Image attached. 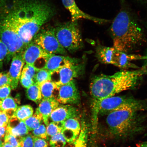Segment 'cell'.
I'll return each instance as SVG.
<instances>
[{
	"label": "cell",
	"instance_id": "24",
	"mask_svg": "<svg viewBox=\"0 0 147 147\" xmlns=\"http://www.w3.org/2000/svg\"><path fill=\"white\" fill-rule=\"evenodd\" d=\"M24 121L29 131L38 128L43 123L42 116L36 111L32 116Z\"/></svg>",
	"mask_w": 147,
	"mask_h": 147
},
{
	"label": "cell",
	"instance_id": "2",
	"mask_svg": "<svg viewBox=\"0 0 147 147\" xmlns=\"http://www.w3.org/2000/svg\"><path fill=\"white\" fill-rule=\"evenodd\" d=\"M121 0L119 11L109 29L113 47L125 53L132 54L146 42L143 28L131 10Z\"/></svg>",
	"mask_w": 147,
	"mask_h": 147
},
{
	"label": "cell",
	"instance_id": "22",
	"mask_svg": "<svg viewBox=\"0 0 147 147\" xmlns=\"http://www.w3.org/2000/svg\"><path fill=\"white\" fill-rule=\"evenodd\" d=\"M34 114V110L29 105L18 106L13 115L19 120L25 121Z\"/></svg>",
	"mask_w": 147,
	"mask_h": 147
},
{
	"label": "cell",
	"instance_id": "42",
	"mask_svg": "<svg viewBox=\"0 0 147 147\" xmlns=\"http://www.w3.org/2000/svg\"><path fill=\"white\" fill-rule=\"evenodd\" d=\"M138 1L141 3L147 5V0H138Z\"/></svg>",
	"mask_w": 147,
	"mask_h": 147
},
{
	"label": "cell",
	"instance_id": "27",
	"mask_svg": "<svg viewBox=\"0 0 147 147\" xmlns=\"http://www.w3.org/2000/svg\"><path fill=\"white\" fill-rule=\"evenodd\" d=\"M67 142L61 133L51 137L49 144L51 147H64Z\"/></svg>",
	"mask_w": 147,
	"mask_h": 147
},
{
	"label": "cell",
	"instance_id": "20",
	"mask_svg": "<svg viewBox=\"0 0 147 147\" xmlns=\"http://www.w3.org/2000/svg\"><path fill=\"white\" fill-rule=\"evenodd\" d=\"M40 86L43 98H54L57 99L59 86L56 83L51 80L48 81Z\"/></svg>",
	"mask_w": 147,
	"mask_h": 147
},
{
	"label": "cell",
	"instance_id": "13",
	"mask_svg": "<svg viewBox=\"0 0 147 147\" xmlns=\"http://www.w3.org/2000/svg\"><path fill=\"white\" fill-rule=\"evenodd\" d=\"M51 54L43 50L33 41L28 45L23 51L25 63L36 67L37 62L41 60L47 61Z\"/></svg>",
	"mask_w": 147,
	"mask_h": 147
},
{
	"label": "cell",
	"instance_id": "39",
	"mask_svg": "<svg viewBox=\"0 0 147 147\" xmlns=\"http://www.w3.org/2000/svg\"><path fill=\"white\" fill-rule=\"evenodd\" d=\"M145 26H146V28L147 30V23L145 24ZM145 56L146 57V59L144 60V63H143L142 67L143 69H144V71L145 76H147V47L146 55H145Z\"/></svg>",
	"mask_w": 147,
	"mask_h": 147
},
{
	"label": "cell",
	"instance_id": "16",
	"mask_svg": "<svg viewBox=\"0 0 147 147\" xmlns=\"http://www.w3.org/2000/svg\"><path fill=\"white\" fill-rule=\"evenodd\" d=\"M61 133L67 142L75 143L80 135L81 125L77 118L69 119L62 124Z\"/></svg>",
	"mask_w": 147,
	"mask_h": 147
},
{
	"label": "cell",
	"instance_id": "6",
	"mask_svg": "<svg viewBox=\"0 0 147 147\" xmlns=\"http://www.w3.org/2000/svg\"><path fill=\"white\" fill-rule=\"evenodd\" d=\"M125 108H134L144 111L147 109V102L131 96L115 95L100 102H92V116L97 117L100 113H108L113 110Z\"/></svg>",
	"mask_w": 147,
	"mask_h": 147
},
{
	"label": "cell",
	"instance_id": "35",
	"mask_svg": "<svg viewBox=\"0 0 147 147\" xmlns=\"http://www.w3.org/2000/svg\"><path fill=\"white\" fill-rule=\"evenodd\" d=\"M20 80L22 85L26 89L35 83L34 80L24 75H21Z\"/></svg>",
	"mask_w": 147,
	"mask_h": 147
},
{
	"label": "cell",
	"instance_id": "18",
	"mask_svg": "<svg viewBox=\"0 0 147 147\" xmlns=\"http://www.w3.org/2000/svg\"><path fill=\"white\" fill-rule=\"evenodd\" d=\"M73 59L62 55L51 54L47 59L44 68L52 75L69 63Z\"/></svg>",
	"mask_w": 147,
	"mask_h": 147
},
{
	"label": "cell",
	"instance_id": "23",
	"mask_svg": "<svg viewBox=\"0 0 147 147\" xmlns=\"http://www.w3.org/2000/svg\"><path fill=\"white\" fill-rule=\"evenodd\" d=\"M27 96L29 100L39 104L43 99L40 86L35 83L27 89Z\"/></svg>",
	"mask_w": 147,
	"mask_h": 147
},
{
	"label": "cell",
	"instance_id": "7",
	"mask_svg": "<svg viewBox=\"0 0 147 147\" xmlns=\"http://www.w3.org/2000/svg\"><path fill=\"white\" fill-rule=\"evenodd\" d=\"M55 36L66 51L74 52L81 48L83 42L78 21L60 24L54 28Z\"/></svg>",
	"mask_w": 147,
	"mask_h": 147
},
{
	"label": "cell",
	"instance_id": "21",
	"mask_svg": "<svg viewBox=\"0 0 147 147\" xmlns=\"http://www.w3.org/2000/svg\"><path fill=\"white\" fill-rule=\"evenodd\" d=\"M18 106L13 97L9 96L3 100H0L1 111L6 113L12 117Z\"/></svg>",
	"mask_w": 147,
	"mask_h": 147
},
{
	"label": "cell",
	"instance_id": "31",
	"mask_svg": "<svg viewBox=\"0 0 147 147\" xmlns=\"http://www.w3.org/2000/svg\"><path fill=\"white\" fill-rule=\"evenodd\" d=\"M38 70L34 65L26 64L24 66L21 75L28 77L34 80L36 74Z\"/></svg>",
	"mask_w": 147,
	"mask_h": 147
},
{
	"label": "cell",
	"instance_id": "12",
	"mask_svg": "<svg viewBox=\"0 0 147 147\" xmlns=\"http://www.w3.org/2000/svg\"><path fill=\"white\" fill-rule=\"evenodd\" d=\"M64 7L68 10L71 16V21H78L80 19L90 20L99 24L109 23L110 20L94 17L84 12L79 8L75 0H61Z\"/></svg>",
	"mask_w": 147,
	"mask_h": 147
},
{
	"label": "cell",
	"instance_id": "8",
	"mask_svg": "<svg viewBox=\"0 0 147 147\" xmlns=\"http://www.w3.org/2000/svg\"><path fill=\"white\" fill-rule=\"evenodd\" d=\"M0 20V40L6 46L8 51L7 61H10L14 55L23 52L26 46L10 21L3 16Z\"/></svg>",
	"mask_w": 147,
	"mask_h": 147
},
{
	"label": "cell",
	"instance_id": "5",
	"mask_svg": "<svg viewBox=\"0 0 147 147\" xmlns=\"http://www.w3.org/2000/svg\"><path fill=\"white\" fill-rule=\"evenodd\" d=\"M95 55L101 63L111 64L123 70L139 69V67L133 62L136 60H144L146 59L145 55L128 54L119 51L113 47H106L100 44L97 46Z\"/></svg>",
	"mask_w": 147,
	"mask_h": 147
},
{
	"label": "cell",
	"instance_id": "44",
	"mask_svg": "<svg viewBox=\"0 0 147 147\" xmlns=\"http://www.w3.org/2000/svg\"><path fill=\"white\" fill-rule=\"evenodd\" d=\"M0 139H1V136H0Z\"/></svg>",
	"mask_w": 147,
	"mask_h": 147
},
{
	"label": "cell",
	"instance_id": "29",
	"mask_svg": "<svg viewBox=\"0 0 147 147\" xmlns=\"http://www.w3.org/2000/svg\"><path fill=\"white\" fill-rule=\"evenodd\" d=\"M20 147H33L34 136L28 134L21 137H18Z\"/></svg>",
	"mask_w": 147,
	"mask_h": 147
},
{
	"label": "cell",
	"instance_id": "9",
	"mask_svg": "<svg viewBox=\"0 0 147 147\" xmlns=\"http://www.w3.org/2000/svg\"><path fill=\"white\" fill-rule=\"evenodd\" d=\"M49 54L65 55L67 51L62 47L55 36L54 28H41L33 40Z\"/></svg>",
	"mask_w": 147,
	"mask_h": 147
},
{
	"label": "cell",
	"instance_id": "17",
	"mask_svg": "<svg viewBox=\"0 0 147 147\" xmlns=\"http://www.w3.org/2000/svg\"><path fill=\"white\" fill-rule=\"evenodd\" d=\"M60 105L57 99L54 98H43L36 111L42 116L43 121L47 126L49 123L50 115Z\"/></svg>",
	"mask_w": 147,
	"mask_h": 147
},
{
	"label": "cell",
	"instance_id": "40",
	"mask_svg": "<svg viewBox=\"0 0 147 147\" xmlns=\"http://www.w3.org/2000/svg\"><path fill=\"white\" fill-rule=\"evenodd\" d=\"M136 147H147V141L138 145Z\"/></svg>",
	"mask_w": 147,
	"mask_h": 147
},
{
	"label": "cell",
	"instance_id": "25",
	"mask_svg": "<svg viewBox=\"0 0 147 147\" xmlns=\"http://www.w3.org/2000/svg\"><path fill=\"white\" fill-rule=\"evenodd\" d=\"M88 129L84 121L81 124V129L79 136L75 142L74 147H87Z\"/></svg>",
	"mask_w": 147,
	"mask_h": 147
},
{
	"label": "cell",
	"instance_id": "37",
	"mask_svg": "<svg viewBox=\"0 0 147 147\" xmlns=\"http://www.w3.org/2000/svg\"><path fill=\"white\" fill-rule=\"evenodd\" d=\"M11 80L8 72L0 73V86L5 85H11Z\"/></svg>",
	"mask_w": 147,
	"mask_h": 147
},
{
	"label": "cell",
	"instance_id": "3",
	"mask_svg": "<svg viewBox=\"0 0 147 147\" xmlns=\"http://www.w3.org/2000/svg\"><path fill=\"white\" fill-rule=\"evenodd\" d=\"M141 67L132 70H123L112 75L100 74L94 77L90 83L92 102H98L136 87L143 76Z\"/></svg>",
	"mask_w": 147,
	"mask_h": 147
},
{
	"label": "cell",
	"instance_id": "4",
	"mask_svg": "<svg viewBox=\"0 0 147 147\" xmlns=\"http://www.w3.org/2000/svg\"><path fill=\"white\" fill-rule=\"evenodd\" d=\"M143 111L131 108H119L108 113L106 121L111 133L120 138L131 137L144 130Z\"/></svg>",
	"mask_w": 147,
	"mask_h": 147
},
{
	"label": "cell",
	"instance_id": "33",
	"mask_svg": "<svg viewBox=\"0 0 147 147\" xmlns=\"http://www.w3.org/2000/svg\"><path fill=\"white\" fill-rule=\"evenodd\" d=\"M8 54V49L4 43L0 40V68L2 67L3 61Z\"/></svg>",
	"mask_w": 147,
	"mask_h": 147
},
{
	"label": "cell",
	"instance_id": "10",
	"mask_svg": "<svg viewBox=\"0 0 147 147\" xmlns=\"http://www.w3.org/2000/svg\"><path fill=\"white\" fill-rule=\"evenodd\" d=\"M84 66V64L78 63V60L74 58L59 70L53 73L57 74L58 76L57 80L54 82L59 86L71 82L82 74Z\"/></svg>",
	"mask_w": 147,
	"mask_h": 147
},
{
	"label": "cell",
	"instance_id": "32",
	"mask_svg": "<svg viewBox=\"0 0 147 147\" xmlns=\"http://www.w3.org/2000/svg\"><path fill=\"white\" fill-rule=\"evenodd\" d=\"M4 139V142L10 143L14 147H20L18 137L11 135L6 132Z\"/></svg>",
	"mask_w": 147,
	"mask_h": 147
},
{
	"label": "cell",
	"instance_id": "11",
	"mask_svg": "<svg viewBox=\"0 0 147 147\" xmlns=\"http://www.w3.org/2000/svg\"><path fill=\"white\" fill-rule=\"evenodd\" d=\"M61 104H77L80 102V96L74 80L59 86L57 98Z\"/></svg>",
	"mask_w": 147,
	"mask_h": 147
},
{
	"label": "cell",
	"instance_id": "19",
	"mask_svg": "<svg viewBox=\"0 0 147 147\" xmlns=\"http://www.w3.org/2000/svg\"><path fill=\"white\" fill-rule=\"evenodd\" d=\"M29 130L24 121L12 116L6 127V132L16 137H21L28 134Z\"/></svg>",
	"mask_w": 147,
	"mask_h": 147
},
{
	"label": "cell",
	"instance_id": "43",
	"mask_svg": "<svg viewBox=\"0 0 147 147\" xmlns=\"http://www.w3.org/2000/svg\"><path fill=\"white\" fill-rule=\"evenodd\" d=\"M3 143V141H2L1 139H0V147H1L2 146Z\"/></svg>",
	"mask_w": 147,
	"mask_h": 147
},
{
	"label": "cell",
	"instance_id": "26",
	"mask_svg": "<svg viewBox=\"0 0 147 147\" xmlns=\"http://www.w3.org/2000/svg\"><path fill=\"white\" fill-rule=\"evenodd\" d=\"M51 74L47 69L43 68L38 69L34 78V82L40 86L48 81L51 80Z\"/></svg>",
	"mask_w": 147,
	"mask_h": 147
},
{
	"label": "cell",
	"instance_id": "28",
	"mask_svg": "<svg viewBox=\"0 0 147 147\" xmlns=\"http://www.w3.org/2000/svg\"><path fill=\"white\" fill-rule=\"evenodd\" d=\"M46 128L47 133L49 137H52L59 133H61L62 124L57 123L52 121L49 123Z\"/></svg>",
	"mask_w": 147,
	"mask_h": 147
},
{
	"label": "cell",
	"instance_id": "14",
	"mask_svg": "<svg viewBox=\"0 0 147 147\" xmlns=\"http://www.w3.org/2000/svg\"><path fill=\"white\" fill-rule=\"evenodd\" d=\"M79 115L78 109L73 105L61 104L51 113L50 119L52 122L62 124L69 119L77 118Z\"/></svg>",
	"mask_w": 147,
	"mask_h": 147
},
{
	"label": "cell",
	"instance_id": "1",
	"mask_svg": "<svg viewBox=\"0 0 147 147\" xmlns=\"http://www.w3.org/2000/svg\"><path fill=\"white\" fill-rule=\"evenodd\" d=\"M13 7L4 16L15 28L26 47L55 13L54 7L43 0H14Z\"/></svg>",
	"mask_w": 147,
	"mask_h": 147
},
{
	"label": "cell",
	"instance_id": "38",
	"mask_svg": "<svg viewBox=\"0 0 147 147\" xmlns=\"http://www.w3.org/2000/svg\"><path fill=\"white\" fill-rule=\"evenodd\" d=\"M49 144L47 140L34 137L33 147H48Z\"/></svg>",
	"mask_w": 147,
	"mask_h": 147
},
{
	"label": "cell",
	"instance_id": "15",
	"mask_svg": "<svg viewBox=\"0 0 147 147\" xmlns=\"http://www.w3.org/2000/svg\"><path fill=\"white\" fill-rule=\"evenodd\" d=\"M25 63L23 51L15 55L12 59L11 63L8 72L11 79L10 86L12 90H15L18 87Z\"/></svg>",
	"mask_w": 147,
	"mask_h": 147
},
{
	"label": "cell",
	"instance_id": "45",
	"mask_svg": "<svg viewBox=\"0 0 147 147\" xmlns=\"http://www.w3.org/2000/svg\"><path fill=\"white\" fill-rule=\"evenodd\" d=\"M0 111H1V109H0Z\"/></svg>",
	"mask_w": 147,
	"mask_h": 147
},
{
	"label": "cell",
	"instance_id": "41",
	"mask_svg": "<svg viewBox=\"0 0 147 147\" xmlns=\"http://www.w3.org/2000/svg\"><path fill=\"white\" fill-rule=\"evenodd\" d=\"M1 147H14L10 144V143L8 142H3L2 146Z\"/></svg>",
	"mask_w": 147,
	"mask_h": 147
},
{
	"label": "cell",
	"instance_id": "34",
	"mask_svg": "<svg viewBox=\"0 0 147 147\" xmlns=\"http://www.w3.org/2000/svg\"><path fill=\"white\" fill-rule=\"evenodd\" d=\"M11 90L10 85H5L0 86V100L10 96Z\"/></svg>",
	"mask_w": 147,
	"mask_h": 147
},
{
	"label": "cell",
	"instance_id": "30",
	"mask_svg": "<svg viewBox=\"0 0 147 147\" xmlns=\"http://www.w3.org/2000/svg\"><path fill=\"white\" fill-rule=\"evenodd\" d=\"M32 135L35 137L45 139L47 140L49 138L47 133V128L45 124H42L40 125L38 127L32 130Z\"/></svg>",
	"mask_w": 147,
	"mask_h": 147
},
{
	"label": "cell",
	"instance_id": "36",
	"mask_svg": "<svg viewBox=\"0 0 147 147\" xmlns=\"http://www.w3.org/2000/svg\"><path fill=\"white\" fill-rule=\"evenodd\" d=\"M11 117L6 113L0 111V127L6 128Z\"/></svg>",
	"mask_w": 147,
	"mask_h": 147
}]
</instances>
